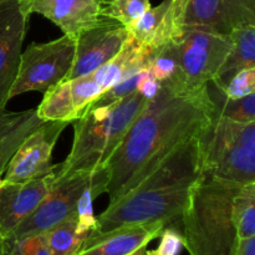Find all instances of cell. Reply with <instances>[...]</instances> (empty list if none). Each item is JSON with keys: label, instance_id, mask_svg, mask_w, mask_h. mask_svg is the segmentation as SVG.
Masks as SVG:
<instances>
[{"label": "cell", "instance_id": "484cf974", "mask_svg": "<svg viewBox=\"0 0 255 255\" xmlns=\"http://www.w3.org/2000/svg\"><path fill=\"white\" fill-rule=\"evenodd\" d=\"M70 89H71L72 100L76 107L77 112L81 116L85 110L99 99L105 90L99 85V82L92 77V75L76 77L74 80H70Z\"/></svg>", "mask_w": 255, "mask_h": 255}, {"label": "cell", "instance_id": "836d02e7", "mask_svg": "<svg viewBox=\"0 0 255 255\" xmlns=\"http://www.w3.org/2000/svg\"><path fill=\"white\" fill-rule=\"evenodd\" d=\"M129 255H146V247H143V248L138 249V251H136L134 253L129 254Z\"/></svg>", "mask_w": 255, "mask_h": 255}, {"label": "cell", "instance_id": "6da1fadb", "mask_svg": "<svg viewBox=\"0 0 255 255\" xmlns=\"http://www.w3.org/2000/svg\"><path fill=\"white\" fill-rule=\"evenodd\" d=\"M214 115L207 85L188 89L179 81L161 84L106 164L110 203L133 188L177 146L202 136Z\"/></svg>", "mask_w": 255, "mask_h": 255}, {"label": "cell", "instance_id": "7a4b0ae2", "mask_svg": "<svg viewBox=\"0 0 255 255\" xmlns=\"http://www.w3.org/2000/svg\"><path fill=\"white\" fill-rule=\"evenodd\" d=\"M202 177V136H196L177 146L133 188L110 203L90 234L156 222L167 226L181 219L192 187Z\"/></svg>", "mask_w": 255, "mask_h": 255}, {"label": "cell", "instance_id": "e0dca14e", "mask_svg": "<svg viewBox=\"0 0 255 255\" xmlns=\"http://www.w3.org/2000/svg\"><path fill=\"white\" fill-rule=\"evenodd\" d=\"M149 52L151 50L139 45L133 37L129 36L121 51L92 72V77L106 91L117 82L146 70Z\"/></svg>", "mask_w": 255, "mask_h": 255}, {"label": "cell", "instance_id": "44dd1931", "mask_svg": "<svg viewBox=\"0 0 255 255\" xmlns=\"http://www.w3.org/2000/svg\"><path fill=\"white\" fill-rule=\"evenodd\" d=\"M89 233L79 229L76 213L42 233L47 251L51 255H75L81 249Z\"/></svg>", "mask_w": 255, "mask_h": 255}, {"label": "cell", "instance_id": "7402d4cb", "mask_svg": "<svg viewBox=\"0 0 255 255\" xmlns=\"http://www.w3.org/2000/svg\"><path fill=\"white\" fill-rule=\"evenodd\" d=\"M146 71L154 79L158 80L161 84L174 81H179L183 84L177 50L173 41H169L157 49L151 50L148 59H147Z\"/></svg>", "mask_w": 255, "mask_h": 255}, {"label": "cell", "instance_id": "5bb4252c", "mask_svg": "<svg viewBox=\"0 0 255 255\" xmlns=\"http://www.w3.org/2000/svg\"><path fill=\"white\" fill-rule=\"evenodd\" d=\"M26 16L40 14L60 27L64 35L76 37L101 20V0H20Z\"/></svg>", "mask_w": 255, "mask_h": 255}, {"label": "cell", "instance_id": "7c38bea8", "mask_svg": "<svg viewBox=\"0 0 255 255\" xmlns=\"http://www.w3.org/2000/svg\"><path fill=\"white\" fill-rule=\"evenodd\" d=\"M56 181L55 169L46 176L19 183L0 178V239L6 241L36 209Z\"/></svg>", "mask_w": 255, "mask_h": 255}, {"label": "cell", "instance_id": "ba28073f", "mask_svg": "<svg viewBox=\"0 0 255 255\" xmlns=\"http://www.w3.org/2000/svg\"><path fill=\"white\" fill-rule=\"evenodd\" d=\"M104 168L92 172H74L67 176L56 177V181L41 203L6 241H16L42 234L76 213L80 196L85 188L96 181Z\"/></svg>", "mask_w": 255, "mask_h": 255}, {"label": "cell", "instance_id": "ac0fdd59", "mask_svg": "<svg viewBox=\"0 0 255 255\" xmlns=\"http://www.w3.org/2000/svg\"><path fill=\"white\" fill-rule=\"evenodd\" d=\"M41 124L36 109L21 112H6L0 116V178L21 142Z\"/></svg>", "mask_w": 255, "mask_h": 255}, {"label": "cell", "instance_id": "5b68a950", "mask_svg": "<svg viewBox=\"0 0 255 255\" xmlns=\"http://www.w3.org/2000/svg\"><path fill=\"white\" fill-rule=\"evenodd\" d=\"M202 171L239 184L255 182V121L238 122L216 114L202 134Z\"/></svg>", "mask_w": 255, "mask_h": 255}, {"label": "cell", "instance_id": "d6a6232c", "mask_svg": "<svg viewBox=\"0 0 255 255\" xmlns=\"http://www.w3.org/2000/svg\"><path fill=\"white\" fill-rule=\"evenodd\" d=\"M20 0H0V6H4V5L14 4V2H19Z\"/></svg>", "mask_w": 255, "mask_h": 255}, {"label": "cell", "instance_id": "2e32d148", "mask_svg": "<svg viewBox=\"0 0 255 255\" xmlns=\"http://www.w3.org/2000/svg\"><path fill=\"white\" fill-rule=\"evenodd\" d=\"M166 228L162 222L122 227L109 233L91 236L85 239L75 255H129L147 247Z\"/></svg>", "mask_w": 255, "mask_h": 255}, {"label": "cell", "instance_id": "d4e9b609", "mask_svg": "<svg viewBox=\"0 0 255 255\" xmlns=\"http://www.w3.org/2000/svg\"><path fill=\"white\" fill-rule=\"evenodd\" d=\"M151 7L149 0H101V16L128 29Z\"/></svg>", "mask_w": 255, "mask_h": 255}, {"label": "cell", "instance_id": "f1b7e54d", "mask_svg": "<svg viewBox=\"0 0 255 255\" xmlns=\"http://www.w3.org/2000/svg\"><path fill=\"white\" fill-rule=\"evenodd\" d=\"M141 74L142 71L139 72V74H136L133 75V76L127 77V79L117 82L116 85H114L112 87L107 89L106 91H105L99 99L95 100L89 107L107 106V105H111L114 104V102L120 101V100H122L124 97L128 96L129 94H132V92L137 90V82H138L139 77H141Z\"/></svg>", "mask_w": 255, "mask_h": 255}, {"label": "cell", "instance_id": "ffe728a7", "mask_svg": "<svg viewBox=\"0 0 255 255\" xmlns=\"http://www.w3.org/2000/svg\"><path fill=\"white\" fill-rule=\"evenodd\" d=\"M36 114L44 122H72L80 117L72 100L69 81L60 82L44 92V99L36 109Z\"/></svg>", "mask_w": 255, "mask_h": 255}, {"label": "cell", "instance_id": "f546056e", "mask_svg": "<svg viewBox=\"0 0 255 255\" xmlns=\"http://www.w3.org/2000/svg\"><path fill=\"white\" fill-rule=\"evenodd\" d=\"M159 237H161V243L156 249L157 253L159 255L179 254L182 247H183V239H182V234L179 232L172 228H164Z\"/></svg>", "mask_w": 255, "mask_h": 255}, {"label": "cell", "instance_id": "4dcf8cb0", "mask_svg": "<svg viewBox=\"0 0 255 255\" xmlns=\"http://www.w3.org/2000/svg\"><path fill=\"white\" fill-rule=\"evenodd\" d=\"M159 90H161V82L151 76L146 70L142 71L141 77L137 82V91L147 100H152L158 94Z\"/></svg>", "mask_w": 255, "mask_h": 255}, {"label": "cell", "instance_id": "9a60e30c", "mask_svg": "<svg viewBox=\"0 0 255 255\" xmlns=\"http://www.w3.org/2000/svg\"><path fill=\"white\" fill-rule=\"evenodd\" d=\"M182 0H163L149 7L133 25L128 27L131 36L142 46L157 49L173 41L181 34Z\"/></svg>", "mask_w": 255, "mask_h": 255}, {"label": "cell", "instance_id": "d6986e66", "mask_svg": "<svg viewBox=\"0 0 255 255\" xmlns=\"http://www.w3.org/2000/svg\"><path fill=\"white\" fill-rule=\"evenodd\" d=\"M232 49L212 84L223 90L229 80L241 70L255 67V26H244L231 34Z\"/></svg>", "mask_w": 255, "mask_h": 255}, {"label": "cell", "instance_id": "30bf717a", "mask_svg": "<svg viewBox=\"0 0 255 255\" xmlns=\"http://www.w3.org/2000/svg\"><path fill=\"white\" fill-rule=\"evenodd\" d=\"M128 29L115 20L101 17L96 25L75 37L72 67L65 81L86 76L116 56L128 37Z\"/></svg>", "mask_w": 255, "mask_h": 255}, {"label": "cell", "instance_id": "277c9868", "mask_svg": "<svg viewBox=\"0 0 255 255\" xmlns=\"http://www.w3.org/2000/svg\"><path fill=\"white\" fill-rule=\"evenodd\" d=\"M147 101L136 90L107 106L87 107L75 120L71 151L65 161L56 166L55 176L92 172L106 167Z\"/></svg>", "mask_w": 255, "mask_h": 255}, {"label": "cell", "instance_id": "3957f363", "mask_svg": "<svg viewBox=\"0 0 255 255\" xmlns=\"http://www.w3.org/2000/svg\"><path fill=\"white\" fill-rule=\"evenodd\" d=\"M242 184L203 176L182 213V239L189 255H234L239 237L233 202Z\"/></svg>", "mask_w": 255, "mask_h": 255}, {"label": "cell", "instance_id": "1f68e13d", "mask_svg": "<svg viewBox=\"0 0 255 255\" xmlns=\"http://www.w3.org/2000/svg\"><path fill=\"white\" fill-rule=\"evenodd\" d=\"M234 255H255V237L241 239Z\"/></svg>", "mask_w": 255, "mask_h": 255}, {"label": "cell", "instance_id": "9c48e42d", "mask_svg": "<svg viewBox=\"0 0 255 255\" xmlns=\"http://www.w3.org/2000/svg\"><path fill=\"white\" fill-rule=\"evenodd\" d=\"M251 25L255 26V0H182L181 30L231 35Z\"/></svg>", "mask_w": 255, "mask_h": 255}, {"label": "cell", "instance_id": "4316f807", "mask_svg": "<svg viewBox=\"0 0 255 255\" xmlns=\"http://www.w3.org/2000/svg\"><path fill=\"white\" fill-rule=\"evenodd\" d=\"M222 91L227 97L233 100L255 94V67H249L237 72Z\"/></svg>", "mask_w": 255, "mask_h": 255}, {"label": "cell", "instance_id": "cb8c5ba5", "mask_svg": "<svg viewBox=\"0 0 255 255\" xmlns=\"http://www.w3.org/2000/svg\"><path fill=\"white\" fill-rule=\"evenodd\" d=\"M239 239L255 237V182L242 184L233 202Z\"/></svg>", "mask_w": 255, "mask_h": 255}, {"label": "cell", "instance_id": "e575fe53", "mask_svg": "<svg viewBox=\"0 0 255 255\" xmlns=\"http://www.w3.org/2000/svg\"><path fill=\"white\" fill-rule=\"evenodd\" d=\"M4 249H5V242L2 239H0V255H2L4 253Z\"/></svg>", "mask_w": 255, "mask_h": 255}, {"label": "cell", "instance_id": "52a82bcc", "mask_svg": "<svg viewBox=\"0 0 255 255\" xmlns=\"http://www.w3.org/2000/svg\"><path fill=\"white\" fill-rule=\"evenodd\" d=\"M183 84L188 89L206 86L218 74L232 49L231 35L184 27L173 40Z\"/></svg>", "mask_w": 255, "mask_h": 255}, {"label": "cell", "instance_id": "603a6c76", "mask_svg": "<svg viewBox=\"0 0 255 255\" xmlns=\"http://www.w3.org/2000/svg\"><path fill=\"white\" fill-rule=\"evenodd\" d=\"M209 84H212V82H209ZM213 89L214 94L209 90L208 92L214 105L216 114L238 122L255 121V94L248 95V96L242 97V99L233 100L227 97L223 94V91L216 85H213Z\"/></svg>", "mask_w": 255, "mask_h": 255}, {"label": "cell", "instance_id": "4fadbf2b", "mask_svg": "<svg viewBox=\"0 0 255 255\" xmlns=\"http://www.w3.org/2000/svg\"><path fill=\"white\" fill-rule=\"evenodd\" d=\"M27 19L17 2L0 6V116L5 112L19 71Z\"/></svg>", "mask_w": 255, "mask_h": 255}, {"label": "cell", "instance_id": "8fae6325", "mask_svg": "<svg viewBox=\"0 0 255 255\" xmlns=\"http://www.w3.org/2000/svg\"><path fill=\"white\" fill-rule=\"evenodd\" d=\"M67 125L69 122L50 121L34 129L10 158L2 181L19 183L54 172L55 166L51 164L52 149Z\"/></svg>", "mask_w": 255, "mask_h": 255}, {"label": "cell", "instance_id": "8992f818", "mask_svg": "<svg viewBox=\"0 0 255 255\" xmlns=\"http://www.w3.org/2000/svg\"><path fill=\"white\" fill-rule=\"evenodd\" d=\"M75 37L64 35L45 44H31L21 52L10 99L30 91L46 92L65 81L72 67Z\"/></svg>", "mask_w": 255, "mask_h": 255}, {"label": "cell", "instance_id": "d590c367", "mask_svg": "<svg viewBox=\"0 0 255 255\" xmlns=\"http://www.w3.org/2000/svg\"><path fill=\"white\" fill-rule=\"evenodd\" d=\"M146 255H159L157 251H146Z\"/></svg>", "mask_w": 255, "mask_h": 255}, {"label": "cell", "instance_id": "83f0119b", "mask_svg": "<svg viewBox=\"0 0 255 255\" xmlns=\"http://www.w3.org/2000/svg\"><path fill=\"white\" fill-rule=\"evenodd\" d=\"M4 242L5 249L2 255H51L47 251L42 234Z\"/></svg>", "mask_w": 255, "mask_h": 255}]
</instances>
